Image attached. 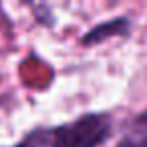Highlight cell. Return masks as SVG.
<instances>
[{
  "mask_svg": "<svg viewBox=\"0 0 147 147\" xmlns=\"http://www.w3.org/2000/svg\"><path fill=\"white\" fill-rule=\"evenodd\" d=\"M113 131L109 113H87L51 131L49 147H101Z\"/></svg>",
  "mask_w": 147,
  "mask_h": 147,
  "instance_id": "6da1fadb",
  "label": "cell"
},
{
  "mask_svg": "<svg viewBox=\"0 0 147 147\" xmlns=\"http://www.w3.org/2000/svg\"><path fill=\"white\" fill-rule=\"evenodd\" d=\"M129 28H131V20L125 18V16H119V18H113V20H105V22L93 26V28L81 38V42H83L85 47H89V45H99V42H103V40H107V38H113V36H125V34L129 32Z\"/></svg>",
  "mask_w": 147,
  "mask_h": 147,
  "instance_id": "7a4b0ae2",
  "label": "cell"
},
{
  "mask_svg": "<svg viewBox=\"0 0 147 147\" xmlns=\"http://www.w3.org/2000/svg\"><path fill=\"white\" fill-rule=\"evenodd\" d=\"M117 147H147V133H143V135H127L117 143Z\"/></svg>",
  "mask_w": 147,
  "mask_h": 147,
  "instance_id": "3957f363",
  "label": "cell"
},
{
  "mask_svg": "<svg viewBox=\"0 0 147 147\" xmlns=\"http://www.w3.org/2000/svg\"><path fill=\"white\" fill-rule=\"evenodd\" d=\"M137 127H147V109L145 111H141L137 117H135V121H133Z\"/></svg>",
  "mask_w": 147,
  "mask_h": 147,
  "instance_id": "277c9868",
  "label": "cell"
}]
</instances>
